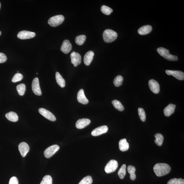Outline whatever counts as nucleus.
Segmentation results:
<instances>
[{"instance_id":"obj_1","label":"nucleus","mask_w":184,"mask_h":184,"mask_svg":"<svg viewBox=\"0 0 184 184\" xmlns=\"http://www.w3.org/2000/svg\"><path fill=\"white\" fill-rule=\"evenodd\" d=\"M170 170V166L165 163H157L153 167V171L158 177L165 176L169 173Z\"/></svg>"},{"instance_id":"obj_2","label":"nucleus","mask_w":184,"mask_h":184,"mask_svg":"<svg viewBox=\"0 0 184 184\" xmlns=\"http://www.w3.org/2000/svg\"><path fill=\"white\" fill-rule=\"evenodd\" d=\"M117 33L112 30L107 29L103 33V38L105 42L109 43L113 42L117 39Z\"/></svg>"},{"instance_id":"obj_3","label":"nucleus","mask_w":184,"mask_h":184,"mask_svg":"<svg viewBox=\"0 0 184 184\" xmlns=\"http://www.w3.org/2000/svg\"><path fill=\"white\" fill-rule=\"evenodd\" d=\"M158 53L164 58L168 60L175 61L178 60V58L176 56L172 55L170 53L169 50L165 48L160 47L157 49Z\"/></svg>"},{"instance_id":"obj_4","label":"nucleus","mask_w":184,"mask_h":184,"mask_svg":"<svg viewBox=\"0 0 184 184\" xmlns=\"http://www.w3.org/2000/svg\"><path fill=\"white\" fill-rule=\"evenodd\" d=\"M65 17L63 15H59L52 17L48 20V23L52 27H56L62 24Z\"/></svg>"},{"instance_id":"obj_5","label":"nucleus","mask_w":184,"mask_h":184,"mask_svg":"<svg viewBox=\"0 0 184 184\" xmlns=\"http://www.w3.org/2000/svg\"><path fill=\"white\" fill-rule=\"evenodd\" d=\"M118 162L115 160H112L107 163L105 167V171L107 173H111L117 170L118 167Z\"/></svg>"},{"instance_id":"obj_6","label":"nucleus","mask_w":184,"mask_h":184,"mask_svg":"<svg viewBox=\"0 0 184 184\" xmlns=\"http://www.w3.org/2000/svg\"><path fill=\"white\" fill-rule=\"evenodd\" d=\"M60 149V147L54 144L49 147L45 150L44 155L46 158H49L53 155Z\"/></svg>"},{"instance_id":"obj_7","label":"nucleus","mask_w":184,"mask_h":184,"mask_svg":"<svg viewBox=\"0 0 184 184\" xmlns=\"http://www.w3.org/2000/svg\"><path fill=\"white\" fill-rule=\"evenodd\" d=\"M36 34L34 32L28 31L23 30L19 32L17 34V37L22 40H25L31 39L35 36Z\"/></svg>"},{"instance_id":"obj_8","label":"nucleus","mask_w":184,"mask_h":184,"mask_svg":"<svg viewBox=\"0 0 184 184\" xmlns=\"http://www.w3.org/2000/svg\"><path fill=\"white\" fill-rule=\"evenodd\" d=\"M39 112L43 116L50 121H54L56 120V118L53 114L47 109L40 108L39 109Z\"/></svg>"},{"instance_id":"obj_9","label":"nucleus","mask_w":184,"mask_h":184,"mask_svg":"<svg viewBox=\"0 0 184 184\" xmlns=\"http://www.w3.org/2000/svg\"><path fill=\"white\" fill-rule=\"evenodd\" d=\"M71 62L74 65V67H76L81 63L82 58L80 55L75 52H72L70 55Z\"/></svg>"},{"instance_id":"obj_10","label":"nucleus","mask_w":184,"mask_h":184,"mask_svg":"<svg viewBox=\"0 0 184 184\" xmlns=\"http://www.w3.org/2000/svg\"><path fill=\"white\" fill-rule=\"evenodd\" d=\"M32 88L33 92L37 96H40L42 95V92L39 85L38 78H35L32 81Z\"/></svg>"},{"instance_id":"obj_11","label":"nucleus","mask_w":184,"mask_h":184,"mask_svg":"<svg viewBox=\"0 0 184 184\" xmlns=\"http://www.w3.org/2000/svg\"><path fill=\"white\" fill-rule=\"evenodd\" d=\"M166 73L169 75H172L179 80H184V73L183 72L179 71L166 70Z\"/></svg>"},{"instance_id":"obj_12","label":"nucleus","mask_w":184,"mask_h":184,"mask_svg":"<svg viewBox=\"0 0 184 184\" xmlns=\"http://www.w3.org/2000/svg\"><path fill=\"white\" fill-rule=\"evenodd\" d=\"M149 86L150 90L153 93L157 94L159 93L160 87L159 83L154 80H151L149 81Z\"/></svg>"},{"instance_id":"obj_13","label":"nucleus","mask_w":184,"mask_h":184,"mask_svg":"<svg viewBox=\"0 0 184 184\" xmlns=\"http://www.w3.org/2000/svg\"><path fill=\"white\" fill-rule=\"evenodd\" d=\"M19 150L22 156L25 157L29 150V146L25 142H22L19 144Z\"/></svg>"},{"instance_id":"obj_14","label":"nucleus","mask_w":184,"mask_h":184,"mask_svg":"<svg viewBox=\"0 0 184 184\" xmlns=\"http://www.w3.org/2000/svg\"><path fill=\"white\" fill-rule=\"evenodd\" d=\"M108 130V128L106 126L98 127L94 129L91 132V135L93 136H98L103 134L106 133Z\"/></svg>"},{"instance_id":"obj_15","label":"nucleus","mask_w":184,"mask_h":184,"mask_svg":"<svg viewBox=\"0 0 184 184\" xmlns=\"http://www.w3.org/2000/svg\"><path fill=\"white\" fill-rule=\"evenodd\" d=\"M71 44L68 40H65L63 41L60 50L63 53L67 54L70 52L72 50Z\"/></svg>"},{"instance_id":"obj_16","label":"nucleus","mask_w":184,"mask_h":184,"mask_svg":"<svg viewBox=\"0 0 184 184\" xmlns=\"http://www.w3.org/2000/svg\"><path fill=\"white\" fill-rule=\"evenodd\" d=\"M91 120L86 118L80 119L77 121L75 126L77 128L82 129L91 123Z\"/></svg>"},{"instance_id":"obj_17","label":"nucleus","mask_w":184,"mask_h":184,"mask_svg":"<svg viewBox=\"0 0 184 184\" xmlns=\"http://www.w3.org/2000/svg\"><path fill=\"white\" fill-rule=\"evenodd\" d=\"M77 100L79 102L82 104H88V100L85 96L83 89H80L78 91L77 95Z\"/></svg>"},{"instance_id":"obj_18","label":"nucleus","mask_w":184,"mask_h":184,"mask_svg":"<svg viewBox=\"0 0 184 184\" xmlns=\"http://www.w3.org/2000/svg\"><path fill=\"white\" fill-rule=\"evenodd\" d=\"M94 53L93 51L88 52L84 56V61L85 64L87 66L90 65L92 60H93Z\"/></svg>"},{"instance_id":"obj_19","label":"nucleus","mask_w":184,"mask_h":184,"mask_svg":"<svg viewBox=\"0 0 184 184\" xmlns=\"http://www.w3.org/2000/svg\"><path fill=\"white\" fill-rule=\"evenodd\" d=\"M176 105L170 104L164 109V114L165 116L169 117L174 112Z\"/></svg>"},{"instance_id":"obj_20","label":"nucleus","mask_w":184,"mask_h":184,"mask_svg":"<svg viewBox=\"0 0 184 184\" xmlns=\"http://www.w3.org/2000/svg\"><path fill=\"white\" fill-rule=\"evenodd\" d=\"M152 27L149 25H144L140 28L138 30V33L141 35L149 34L152 32Z\"/></svg>"},{"instance_id":"obj_21","label":"nucleus","mask_w":184,"mask_h":184,"mask_svg":"<svg viewBox=\"0 0 184 184\" xmlns=\"http://www.w3.org/2000/svg\"><path fill=\"white\" fill-rule=\"evenodd\" d=\"M119 150L124 152L127 151L129 150V144L125 139H122L120 140L119 142Z\"/></svg>"},{"instance_id":"obj_22","label":"nucleus","mask_w":184,"mask_h":184,"mask_svg":"<svg viewBox=\"0 0 184 184\" xmlns=\"http://www.w3.org/2000/svg\"><path fill=\"white\" fill-rule=\"evenodd\" d=\"M5 116L6 118L11 121L16 122L18 120V115L17 113L13 111H10L9 113H6Z\"/></svg>"},{"instance_id":"obj_23","label":"nucleus","mask_w":184,"mask_h":184,"mask_svg":"<svg viewBox=\"0 0 184 184\" xmlns=\"http://www.w3.org/2000/svg\"><path fill=\"white\" fill-rule=\"evenodd\" d=\"M56 79L57 83L60 85V86L62 88L65 87V81L58 72H56Z\"/></svg>"},{"instance_id":"obj_24","label":"nucleus","mask_w":184,"mask_h":184,"mask_svg":"<svg viewBox=\"0 0 184 184\" xmlns=\"http://www.w3.org/2000/svg\"><path fill=\"white\" fill-rule=\"evenodd\" d=\"M155 143L159 146H162L164 139L163 135L160 133H157L155 135Z\"/></svg>"},{"instance_id":"obj_25","label":"nucleus","mask_w":184,"mask_h":184,"mask_svg":"<svg viewBox=\"0 0 184 184\" xmlns=\"http://www.w3.org/2000/svg\"><path fill=\"white\" fill-rule=\"evenodd\" d=\"M128 171L129 173L130 174V178L132 180H134L136 179L135 172L136 168L134 166L132 165H129L128 167Z\"/></svg>"},{"instance_id":"obj_26","label":"nucleus","mask_w":184,"mask_h":184,"mask_svg":"<svg viewBox=\"0 0 184 184\" xmlns=\"http://www.w3.org/2000/svg\"><path fill=\"white\" fill-rule=\"evenodd\" d=\"M112 104L116 109L120 111H123L124 110V107L119 101L114 100L112 101Z\"/></svg>"},{"instance_id":"obj_27","label":"nucleus","mask_w":184,"mask_h":184,"mask_svg":"<svg viewBox=\"0 0 184 184\" xmlns=\"http://www.w3.org/2000/svg\"><path fill=\"white\" fill-rule=\"evenodd\" d=\"M86 38V36L84 35L77 36L75 39V42L79 45H82L84 43Z\"/></svg>"},{"instance_id":"obj_28","label":"nucleus","mask_w":184,"mask_h":184,"mask_svg":"<svg viewBox=\"0 0 184 184\" xmlns=\"http://www.w3.org/2000/svg\"><path fill=\"white\" fill-rule=\"evenodd\" d=\"M123 80L124 78L122 76L120 75H118L114 80V84L116 87H119L122 85Z\"/></svg>"},{"instance_id":"obj_29","label":"nucleus","mask_w":184,"mask_h":184,"mask_svg":"<svg viewBox=\"0 0 184 184\" xmlns=\"http://www.w3.org/2000/svg\"><path fill=\"white\" fill-rule=\"evenodd\" d=\"M126 164H124L121 166V168H120L118 173V176H119L120 179H123L124 178L126 174Z\"/></svg>"},{"instance_id":"obj_30","label":"nucleus","mask_w":184,"mask_h":184,"mask_svg":"<svg viewBox=\"0 0 184 184\" xmlns=\"http://www.w3.org/2000/svg\"><path fill=\"white\" fill-rule=\"evenodd\" d=\"M17 90L19 95L21 96L24 95L26 91V86L24 84H21L17 87Z\"/></svg>"},{"instance_id":"obj_31","label":"nucleus","mask_w":184,"mask_h":184,"mask_svg":"<svg viewBox=\"0 0 184 184\" xmlns=\"http://www.w3.org/2000/svg\"><path fill=\"white\" fill-rule=\"evenodd\" d=\"M101 10L103 14L106 15H110L111 13L113 12L112 9L108 7V6L105 5H103L101 6Z\"/></svg>"},{"instance_id":"obj_32","label":"nucleus","mask_w":184,"mask_h":184,"mask_svg":"<svg viewBox=\"0 0 184 184\" xmlns=\"http://www.w3.org/2000/svg\"><path fill=\"white\" fill-rule=\"evenodd\" d=\"M40 184H52V179L51 176L46 175L43 177Z\"/></svg>"},{"instance_id":"obj_33","label":"nucleus","mask_w":184,"mask_h":184,"mask_svg":"<svg viewBox=\"0 0 184 184\" xmlns=\"http://www.w3.org/2000/svg\"><path fill=\"white\" fill-rule=\"evenodd\" d=\"M167 184H184V180L181 178H175L170 179L168 182Z\"/></svg>"},{"instance_id":"obj_34","label":"nucleus","mask_w":184,"mask_h":184,"mask_svg":"<svg viewBox=\"0 0 184 184\" xmlns=\"http://www.w3.org/2000/svg\"><path fill=\"white\" fill-rule=\"evenodd\" d=\"M138 113H139V117L141 121L143 122L145 121L146 119V115L144 109L142 108H139L138 109Z\"/></svg>"},{"instance_id":"obj_35","label":"nucleus","mask_w":184,"mask_h":184,"mask_svg":"<svg viewBox=\"0 0 184 184\" xmlns=\"http://www.w3.org/2000/svg\"><path fill=\"white\" fill-rule=\"evenodd\" d=\"M93 181L91 176H88L84 177L78 184H91Z\"/></svg>"},{"instance_id":"obj_36","label":"nucleus","mask_w":184,"mask_h":184,"mask_svg":"<svg viewBox=\"0 0 184 184\" xmlns=\"http://www.w3.org/2000/svg\"><path fill=\"white\" fill-rule=\"evenodd\" d=\"M23 78V76L21 73H17L15 74L12 78V81L15 83L20 81Z\"/></svg>"},{"instance_id":"obj_37","label":"nucleus","mask_w":184,"mask_h":184,"mask_svg":"<svg viewBox=\"0 0 184 184\" xmlns=\"http://www.w3.org/2000/svg\"><path fill=\"white\" fill-rule=\"evenodd\" d=\"M7 60V57L6 55L0 52V63H5Z\"/></svg>"},{"instance_id":"obj_38","label":"nucleus","mask_w":184,"mask_h":184,"mask_svg":"<svg viewBox=\"0 0 184 184\" xmlns=\"http://www.w3.org/2000/svg\"><path fill=\"white\" fill-rule=\"evenodd\" d=\"M9 184H19L18 179L16 177H12L10 180Z\"/></svg>"},{"instance_id":"obj_39","label":"nucleus","mask_w":184,"mask_h":184,"mask_svg":"<svg viewBox=\"0 0 184 184\" xmlns=\"http://www.w3.org/2000/svg\"><path fill=\"white\" fill-rule=\"evenodd\" d=\"M1 3H0V9H1Z\"/></svg>"},{"instance_id":"obj_40","label":"nucleus","mask_w":184,"mask_h":184,"mask_svg":"<svg viewBox=\"0 0 184 184\" xmlns=\"http://www.w3.org/2000/svg\"><path fill=\"white\" fill-rule=\"evenodd\" d=\"M1 31H0V36L1 35Z\"/></svg>"}]
</instances>
